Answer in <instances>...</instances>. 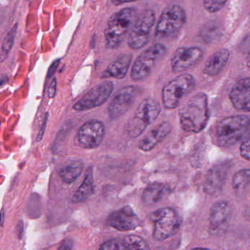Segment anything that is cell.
Listing matches in <instances>:
<instances>
[{
	"instance_id": "cell-1",
	"label": "cell",
	"mask_w": 250,
	"mask_h": 250,
	"mask_svg": "<svg viewBox=\"0 0 250 250\" xmlns=\"http://www.w3.org/2000/svg\"><path fill=\"white\" fill-rule=\"evenodd\" d=\"M179 119L181 126L185 132H201L209 120L207 95L203 92L195 94L179 111Z\"/></svg>"
},
{
	"instance_id": "cell-2",
	"label": "cell",
	"mask_w": 250,
	"mask_h": 250,
	"mask_svg": "<svg viewBox=\"0 0 250 250\" xmlns=\"http://www.w3.org/2000/svg\"><path fill=\"white\" fill-rule=\"evenodd\" d=\"M136 18V10L132 7H125L110 16L104 29L107 48L114 49L123 42Z\"/></svg>"
},
{
	"instance_id": "cell-3",
	"label": "cell",
	"mask_w": 250,
	"mask_h": 250,
	"mask_svg": "<svg viewBox=\"0 0 250 250\" xmlns=\"http://www.w3.org/2000/svg\"><path fill=\"white\" fill-rule=\"evenodd\" d=\"M217 144L230 147L250 137V117L245 115L226 117L219 123L216 129Z\"/></svg>"
},
{
	"instance_id": "cell-4",
	"label": "cell",
	"mask_w": 250,
	"mask_h": 250,
	"mask_svg": "<svg viewBox=\"0 0 250 250\" xmlns=\"http://www.w3.org/2000/svg\"><path fill=\"white\" fill-rule=\"evenodd\" d=\"M150 218L154 225L153 237L158 242L175 236L182 228V217L176 209L170 207L157 209Z\"/></svg>"
},
{
	"instance_id": "cell-5",
	"label": "cell",
	"mask_w": 250,
	"mask_h": 250,
	"mask_svg": "<svg viewBox=\"0 0 250 250\" xmlns=\"http://www.w3.org/2000/svg\"><path fill=\"white\" fill-rule=\"evenodd\" d=\"M161 113V105L153 98L143 100L127 124V132L132 138L140 136L154 123Z\"/></svg>"
},
{
	"instance_id": "cell-6",
	"label": "cell",
	"mask_w": 250,
	"mask_h": 250,
	"mask_svg": "<svg viewBox=\"0 0 250 250\" xmlns=\"http://www.w3.org/2000/svg\"><path fill=\"white\" fill-rule=\"evenodd\" d=\"M186 22V13L183 7L172 4L166 7L157 22L155 30L157 40L173 38L177 35Z\"/></svg>"
},
{
	"instance_id": "cell-7",
	"label": "cell",
	"mask_w": 250,
	"mask_h": 250,
	"mask_svg": "<svg viewBox=\"0 0 250 250\" xmlns=\"http://www.w3.org/2000/svg\"><path fill=\"white\" fill-rule=\"evenodd\" d=\"M167 48L161 43H156L147 48L136 59L132 66L131 77L135 82L147 79L152 73L157 62L167 54Z\"/></svg>"
},
{
	"instance_id": "cell-8",
	"label": "cell",
	"mask_w": 250,
	"mask_h": 250,
	"mask_svg": "<svg viewBox=\"0 0 250 250\" xmlns=\"http://www.w3.org/2000/svg\"><path fill=\"white\" fill-rule=\"evenodd\" d=\"M195 86V78L189 73H183L169 82L162 89L164 108L167 109L177 108L182 98L192 92Z\"/></svg>"
},
{
	"instance_id": "cell-9",
	"label": "cell",
	"mask_w": 250,
	"mask_h": 250,
	"mask_svg": "<svg viewBox=\"0 0 250 250\" xmlns=\"http://www.w3.org/2000/svg\"><path fill=\"white\" fill-rule=\"evenodd\" d=\"M156 19L155 12L151 9L144 10L136 18L128 38L129 48L133 50L140 49L148 44L156 23Z\"/></svg>"
},
{
	"instance_id": "cell-10",
	"label": "cell",
	"mask_w": 250,
	"mask_h": 250,
	"mask_svg": "<svg viewBox=\"0 0 250 250\" xmlns=\"http://www.w3.org/2000/svg\"><path fill=\"white\" fill-rule=\"evenodd\" d=\"M139 92V88L136 86H126L119 89L107 109L110 119L117 120L124 115L135 104Z\"/></svg>"
},
{
	"instance_id": "cell-11",
	"label": "cell",
	"mask_w": 250,
	"mask_h": 250,
	"mask_svg": "<svg viewBox=\"0 0 250 250\" xmlns=\"http://www.w3.org/2000/svg\"><path fill=\"white\" fill-rule=\"evenodd\" d=\"M104 135V125L98 120H90L79 128L76 136V144L85 149L97 148L102 143Z\"/></svg>"
},
{
	"instance_id": "cell-12",
	"label": "cell",
	"mask_w": 250,
	"mask_h": 250,
	"mask_svg": "<svg viewBox=\"0 0 250 250\" xmlns=\"http://www.w3.org/2000/svg\"><path fill=\"white\" fill-rule=\"evenodd\" d=\"M114 89L112 82L100 83L88 91L74 105L73 110L85 111L103 105L109 99Z\"/></svg>"
},
{
	"instance_id": "cell-13",
	"label": "cell",
	"mask_w": 250,
	"mask_h": 250,
	"mask_svg": "<svg viewBox=\"0 0 250 250\" xmlns=\"http://www.w3.org/2000/svg\"><path fill=\"white\" fill-rule=\"evenodd\" d=\"M233 215V207L227 201H220L212 206L209 215V230L213 234H220L228 228Z\"/></svg>"
},
{
	"instance_id": "cell-14",
	"label": "cell",
	"mask_w": 250,
	"mask_h": 250,
	"mask_svg": "<svg viewBox=\"0 0 250 250\" xmlns=\"http://www.w3.org/2000/svg\"><path fill=\"white\" fill-rule=\"evenodd\" d=\"M204 57V51L198 47H182L178 48L171 58L172 70L182 73L198 64Z\"/></svg>"
},
{
	"instance_id": "cell-15",
	"label": "cell",
	"mask_w": 250,
	"mask_h": 250,
	"mask_svg": "<svg viewBox=\"0 0 250 250\" xmlns=\"http://www.w3.org/2000/svg\"><path fill=\"white\" fill-rule=\"evenodd\" d=\"M108 224L119 231H130L137 229L141 224L140 219L133 209L124 207L113 211L107 219Z\"/></svg>"
},
{
	"instance_id": "cell-16",
	"label": "cell",
	"mask_w": 250,
	"mask_h": 250,
	"mask_svg": "<svg viewBox=\"0 0 250 250\" xmlns=\"http://www.w3.org/2000/svg\"><path fill=\"white\" fill-rule=\"evenodd\" d=\"M231 164L223 162L214 166L208 171L204 184V190L209 195H214L223 189L230 171Z\"/></svg>"
},
{
	"instance_id": "cell-17",
	"label": "cell",
	"mask_w": 250,
	"mask_h": 250,
	"mask_svg": "<svg viewBox=\"0 0 250 250\" xmlns=\"http://www.w3.org/2000/svg\"><path fill=\"white\" fill-rule=\"evenodd\" d=\"M230 99L236 109L249 112L250 109V79H242L232 88Z\"/></svg>"
},
{
	"instance_id": "cell-18",
	"label": "cell",
	"mask_w": 250,
	"mask_h": 250,
	"mask_svg": "<svg viewBox=\"0 0 250 250\" xmlns=\"http://www.w3.org/2000/svg\"><path fill=\"white\" fill-rule=\"evenodd\" d=\"M173 126L168 122L160 123L151 129L139 143V149L149 151L171 132Z\"/></svg>"
},
{
	"instance_id": "cell-19",
	"label": "cell",
	"mask_w": 250,
	"mask_h": 250,
	"mask_svg": "<svg viewBox=\"0 0 250 250\" xmlns=\"http://www.w3.org/2000/svg\"><path fill=\"white\" fill-rule=\"evenodd\" d=\"M132 54H123L110 63L103 73V78H114L123 79L127 74L128 70L132 63Z\"/></svg>"
},
{
	"instance_id": "cell-20",
	"label": "cell",
	"mask_w": 250,
	"mask_h": 250,
	"mask_svg": "<svg viewBox=\"0 0 250 250\" xmlns=\"http://www.w3.org/2000/svg\"><path fill=\"white\" fill-rule=\"evenodd\" d=\"M230 57V52L227 48H222L214 53L205 63L204 73L208 76L220 74L226 67Z\"/></svg>"
},
{
	"instance_id": "cell-21",
	"label": "cell",
	"mask_w": 250,
	"mask_h": 250,
	"mask_svg": "<svg viewBox=\"0 0 250 250\" xmlns=\"http://www.w3.org/2000/svg\"><path fill=\"white\" fill-rule=\"evenodd\" d=\"M84 166L82 160H70L60 166L58 170L59 176L65 183H73L82 174Z\"/></svg>"
},
{
	"instance_id": "cell-22",
	"label": "cell",
	"mask_w": 250,
	"mask_h": 250,
	"mask_svg": "<svg viewBox=\"0 0 250 250\" xmlns=\"http://www.w3.org/2000/svg\"><path fill=\"white\" fill-rule=\"evenodd\" d=\"M168 192V188L163 184L158 182L150 184L142 192V200L144 204L152 205L161 201Z\"/></svg>"
},
{
	"instance_id": "cell-23",
	"label": "cell",
	"mask_w": 250,
	"mask_h": 250,
	"mask_svg": "<svg viewBox=\"0 0 250 250\" xmlns=\"http://www.w3.org/2000/svg\"><path fill=\"white\" fill-rule=\"evenodd\" d=\"M94 192V179L91 167L88 169L83 182L73 194L72 202L79 204L87 201Z\"/></svg>"
},
{
	"instance_id": "cell-24",
	"label": "cell",
	"mask_w": 250,
	"mask_h": 250,
	"mask_svg": "<svg viewBox=\"0 0 250 250\" xmlns=\"http://www.w3.org/2000/svg\"><path fill=\"white\" fill-rule=\"evenodd\" d=\"M232 186L237 196H243L249 189V169H242L238 171L233 176Z\"/></svg>"
},
{
	"instance_id": "cell-25",
	"label": "cell",
	"mask_w": 250,
	"mask_h": 250,
	"mask_svg": "<svg viewBox=\"0 0 250 250\" xmlns=\"http://www.w3.org/2000/svg\"><path fill=\"white\" fill-rule=\"evenodd\" d=\"M16 32H17V24H15L7 32V35L4 38L2 45H1V52H0V62H3L5 60L7 54L11 50L13 43H14Z\"/></svg>"
},
{
	"instance_id": "cell-26",
	"label": "cell",
	"mask_w": 250,
	"mask_h": 250,
	"mask_svg": "<svg viewBox=\"0 0 250 250\" xmlns=\"http://www.w3.org/2000/svg\"><path fill=\"white\" fill-rule=\"evenodd\" d=\"M132 250H151L145 239L136 235H130L124 238Z\"/></svg>"
},
{
	"instance_id": "cell-27",
	"label": "cell",
	"mask_w": 250,
	"mask_h": 250,
	"mask_svg": "<svg viewBox=\"0 0 250 250\" xmlns=\"http://www.w3.org/2000/svg\"><path fill=\"white\" fill-rule=\"evenodd\" d=\"M98 250H132L125 239H111L104 242Z\"/></svg>"
},
{
	"instance_id": "cell-28",
	"label": "cell",
	"mask_w": 250,
	"mask_h": 250,
	"mask_svg": "<svg viewBox=\"0 0 250 250\" xmlns=\"http://www.w3.org/2000/svg\"><path fill=\"white\" fill-rule=\"evenodd\" d=\"M220 35V28L216 23H208L203 29L201 36L204 41L208 42H212Z\"/></svg>"
},
{
	"instance_id": "cell-29",
	"label": "cell",
	"mask_w": 250,
	"mask_h": 250,
	"mask_svg": "<svg viewBox=\"0 0 250 250\" xmlns=\"http://www.w3.org/2000/svg\"><path fill=\"white\" fill-rule=\"evenodd\" d=\"M227 0H204V7L209 13H217L226 5Z\"/></svg>"
},
{
	"instance_id": "cell-30",
	"label": "cell",
	"mask_w": 250,
	"mask_h": 250,
	"mask_svg": "<svg viewBox=\"0 0 250 250\" xmlns=\"http://www.w3.org/2000/svg\"><path fill=\"white\" fill-rule=\"evenodd\" d=\"M241 155L245 160H250V137L245 138L242 141L240 146Z\"/></svg>"
},
{
	"instance_id": "cell-31",
	"label": "cell",
	"mask_w": 250,
	"mask_h": 250,
	"mask_svg": "<svg viewBox=\"0 0 250 250\" xmlns=\"http://www.w3.org/2000/svg\"><path fill=\"white\" fill-rule=\"evenodd\" d=\"M48 114L46 113L44 118V123H43L42 126H41V129L38 132V136H37V142H40L42 141L44 138V133H45V128H46L47 122H48Z\"/></svg>"
},
{
	"instance_id": "cell-32",
	"label": "cell",
	"mask_w": 250,
	"mask_h": 250,
	"mask_svg": "<svg viewBox=\"0 0 250 250\" xmlns=\"http://www.w3.org/2000/svg\"><path fill=\"white\" fill-rule=\"evenodd\" d=\"M56 92H57V80H56V79H54L51 81V84L49 85V87H48V98H54Z\"/></svg>"
},
{
	"instance_id": "cell-33",
	"label": "cell",
	"mask_w": 250,
	"mask_h": 250,
	"mask_svg": "<svg viewBox=\"0 0 250 250\" xmlns=\"http://www.w3.org/2000/svg\"><path fill=\"white\" fill-rule=\"evenodd\" d=\"M60 60H57L51 64L49 68H48V73H47V76H48V78L52 77L54 76L55 72L57 71V68H58L59 64H60Z\"/></svg>"
},
{
	"instance_id": "cell-34",
	"label": "cell",
	"mask_w": 250,
	"mask_h": 250,
	"mask_svg": "<svg viewBox=\"0 0 250 250\" xmlns=\"http://www.w3.org/2000/svg\"><path fill=\"white\" fill-rule=\"evenodd\" d=\"M72 247H73V244H72L71 241L66 239L62 244L61 246L59 248V250H71Z\"/></svg>"
},
{
	"instance_id": "cell-35",
	"label": "cell",
	"mask_w": 250,
	"mask_h": 250,
	"mask_svg": "<svg viewBox=\"0 0 250 250\" xmlns=\"http://www.w3.org/2000/svg\"><path fill=\"white\" fill-rule=\"evenodd\" d=\"M138 1V0H112V2L114 5L119 6L122 4H128V3L134 2V1Z\"/></svg>"
},
{
	"instance_id": "cell-36",
	"label": "cell",
	"mask_w": 250,
	"mask_h": 250,
	"mask_svg": "<svg viewBox=\"0 0 250 250\" xmlns=\"http://www.w3.org/2000/svg\"><path fill=\"white\" fill-rule=\"evenodd\" d=\"M7 76L5 74L0 76V86H3L7 82Z\"/></svg>"
},
{
	"instance_id": "cell-37",
	"label": "cell",
	"mask_w": 250,
	"mask_h": 250,
	"mask_svg": "<svg viewBox=\"0 0 250 250\" xmlns=\"http://www.w3.org/2000/svg\"><path fill=\"white\" fill-rule=\"evenodd\" d=\"M191 250H209L205 249V248H195V249H192Z\"/></svg>"
}]
</instances>
